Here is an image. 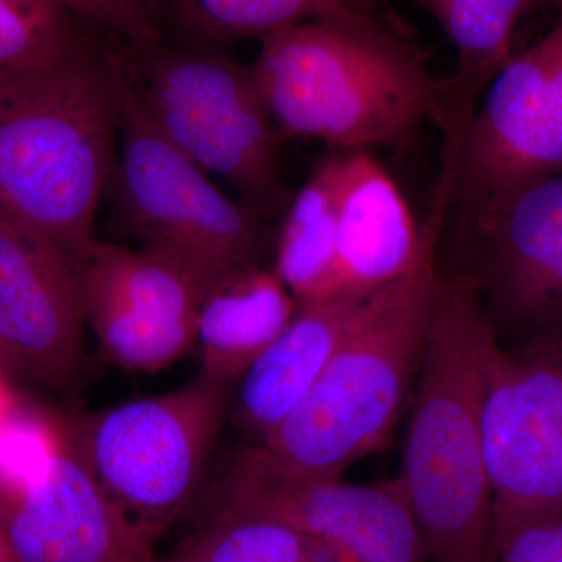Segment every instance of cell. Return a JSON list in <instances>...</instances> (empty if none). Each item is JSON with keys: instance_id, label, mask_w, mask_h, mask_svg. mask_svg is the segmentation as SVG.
<instances>
[{"instance_id": "cell-1", "label": "cell", "mask_w": 562, "mask_h": 562, "mask_svg": "<svg viewBox=\"0 0 562 562\" xmlns=\"http://www.w3.org/2000/svg\"><path fill=\"white\" fill-rule=\"evenodd\" d=\"M261 41L255 79L283 136L331 150H402L422 124L442 128L450 80L416 36L351 20L302 22Z\"/></svg>"}, {"instance_id": "cell-2", "label": "cell", "mask_w": 562, "mask_h": 562, "mask_svg": "<svg viewBox=\"0 0 562 562\" xmlns=\"http://www.w3.org/2000/svg\"><path fill=\"white\" fill-rule=\"evenodd\" d=\"M121 124L120 69L94 40L44 68L0 70V209L83 258Z\"/></svg>"}, {"instance_id": "cell-3", "label": "cell", "mask_w": 562, "mask_h": 562, "mask_svg": "<svg viewBox=\"0 0 562 562\" xmlns=\"http://www.w3.org/2000/svg\"><path fill=\"white\" fill-rule=\"evenodd\" d=\"M438 225V211H428L413 268L368 295L305 398L265 441L246 449L262 468L286 479H341L391 441L430 331Z\"/></svg>"}, {"instance_id": "cell-4", "label": "cell", "mask_w": 562, "mask_h": 562, "mask_svg": "<svg viewBox=\"0 0 562 562\" xmlns=\"http://www.w3.org/2000/svg\"><path fill=\"white\" fill-rule=\"evenodd\" d=\"M430 331L413 387L401 480L427 562H490L492 490L483 449L484 350L475 291L436 271Z\"/></svg>"}, {"instance_id": "cell-5", "label": "cell", "mask_w": 562, "mask_h": 562, "mask_svg": "<svg viewBox=\"0 0 562 562\" xmlns=\"http://www.w3.org/2000/svg\"><path fill=\"white\" fill-rule=\"evenodd\" d=\"M140 110L195 165L231 183L265 221L294 192L280 165L284 138L251 65L210 47L111 46Z\"/></svg>"}, {"instance_id": "cell-6", "label": "cell", "mask_w": 562, "mask_h": 562, "mask_svg": "<svg viewBox=\"0 0 562 562\" xmlns=\"http://www.w3.org/2000/svg\"><path fill=\"white\" fill-rule=\"evenodd\" d=\"M439 210L436 271L475 291L497 349L562 347V172L480 209Z\"/></svg>"}, {"instance_id": "cell-7", "label": "cell", "mask_w": 562, "mask_h": 562, "mask_svg": "<svg viewBox=\"0 0 562 562\" xmlns=\"http://www.w3.org/2000/svg\"><path fill=\"white\" fill-rule=\"evenodd\" d=\"M117 69L124 139L111 181L124 227L144 247L176 255L213 280L262 265L271 246L268 221L224 194L162 136Z\"/></svg>"}, {"instance_id": "cell-8", "label": "cell", "mask_w": 562, "mask_h": 562, "mask_svg": "<svg viewBox=\"0 0 562 562\" xmlns=\"http://www.w3.org/2000/svg\"><path fill=\"white\" fill-rule=\"evenodd\" d=\"M235 386L199 375L91 417L74 432L98 482L155 539L194 498Z\"/></svg>"}, {"instance_id": "cell-9", "label": "cell", "mask_w": 562, "mask_h": 562, "mask_svg": "<svg viewBox=\"0 0 562 562\" xmlns=\"http://www.w3.org/2000/svg\"><path fill=\"white\" fill-rule=\"evenodd\" d=\"M562 172V13L549 35L513 54L486 99L443 139L432 202L471 211Z\"/></svg>"}, {"instance_id": "cell-10", "label": "cell", "mask_w": 562, "mask_h": 562, "mask_svg": "<svg viewBox=\"0 0 562 562\" xmlns=\"http://www.w3.org/2000/svg\"><path fill=\"white\" fill-rule=\"evenodd\" d=\"M213 281L168 251L94 239L81 258L85 321L109 360L157 372L195 342L199 308Z\"/></svg>"}, {"instance_id": "cell-11", "label": "cell", "mask_w": 562, "mask_h": 562, "mask_svg": "<svg viewBox=\"0 0 562 562\" xmlns=\"http://www.w3.org/2000/svg\"><path fill=\"white\" fill-rule=\"evenodd\" d=\"M213 513L288 525L330 543L355 562H427L398 479L369 484L286 479L243 450L217 487Z\"/></svg>"}, {"instance_id": "cell-12", "label": "cell", "mask_w": 562, "mask_h": 562, "mask_svg": "<svg viewBox=\"0 0 562 562\" xmlns=\"http://www.w3.org/2000/svg\"><path fill=\"white\" fill-rule=\"evenodd\" d=\"M483 449L492 525L562 505V347L484 350Z\"/></svg>"}, {"instance_id": "cell-13", "label": "cell", "mask_w": 562, "mask_h": 562, "mask_svg": "<svg viewBox=\"0 0 562 562\" xmlns=\"http://www.w3.org/2000/svg\"><path fill=\"white\" fill-rule=\"evenodd\" d=\"M81 258L0 209V358L57 390L83 368Z\"/></svg>"}, {"instance_id": "cell-14", "label": "cell", "mask_w": 562, "mask_h": 562, "mask_svg": "<svg viewBox=\"0 0 562 562\" xmlns=\"http://www.w3.org/2000/svg\"><path fill=\"white\" fill-rule=\"evenodd\" d=\"M14 562H157V539L122 512L81 453L74 432L35 482L0 498Z\"/></svg>"}, {"instance_id": "cell-15", "label": "cell", "mask_w": 562, "mask_h": 562, "mask_svg": "<svg viewBox=\"0 0 562 562\" xmlns=\"http://www.w3.org/2000/svg\"><path fill=\"white\" fill-rule=\"evenodd\" d=\"M424 232L371 150H341L336 277L338 295L371 294L413 268Z\"/></svg>"}, {"instance_id": "cell-16", "label": "cell", "mask_w": 562, "mask_h": 562, "mask_svg": "<svg viewBox=\"0 0 562 562\" xmlns=\"http://www.w3.org/2000/svg\"><path fill=\"white\" fill-rule=\"evenodd\" d=\"M368 295L341 294L297 306L291 324L239 379L228 414L254 446L305 398Z\"/></svg>"}, {"instance_id": "cell-17", "label": "cell", "mask_w": 562, "mask_h": 562, "mask_svg": "<svg viewBox=\"0 0 562 562\" xmlns=\"http://www.w3.org/2000/svg\"><path fill=\"white\" fill-rule=\"evenodd\" d=\"M297 303L273 269L246 266L213 281L198 314L201 376L236 386L284 331Z\"/></svg>"}, {"instance_id": "cell-18", "label": "cell", "mask_w": 562, "mask_h": 562, "mask_svg": "<svg viewBox=\"0 0 562 562\" xmlns=\"http://www.w3.org/2000/svg\"><path fill=\"white\" fill-rule=\"evenodd\" d=\"M166 7L169 21L210 49L324 20L376 22L416 36L391 0H166Z\"/></svg>"}, {"instance_id": "cell-19", "label": "cell", "mask_w": 562, "mask_h": 562, "mask_svg": "<svg viewBox=\"0 0 562 562\" xmlns=\"http://www.w3.org/2000/svg\"><path fill=\"white\" fill-rule=\"evenodd\" d=\"M341 150H330L314 165L301 190L294 192L276 247L273 272L297 306L338 295L336 228H338Z\"/></svg>"}, {"instance_id": "cell-20", "label": "cell", "mask_w": 562, "mask_h": 562, "mask_svg": "<svg viewBox=\"0 0 562 562\" xmlns=\"http://www.w3.org/2000/svg\"><path fill=\"white\" fill-rule=\"evenodd\" d=\"M546 0H420L458 54L450 80V105L442 136L472 120L480 98L513 55V35L527 11ZM552 2V0H550Z\"/></svg>"}, {"instance_id": "cell-21", "label": "cell", "mask_w": 562, "mask_h": 562, "mask_svg": "<svg viewBox=\"0 0 562 562\" xmlns=\"http://www.w3.org/2000/svg\"><path fill=\"white\" fill-rule=\"evenodd\" d=\"M333 550L338 549L273 520L211 513L157 562H317Z\"/></svg>"}, {"instance_id": "cell-22", "label": "cell", "mask_w": 562, "mask_h": 562, "mask_svg": "<svg viewBox=\"0 0 562 562\" xmlns=\"http://www.w3.org/2000/svg\"><path fill=\"white\" fill-rule=\"evenodd\" d=\"M58 0H0V70L54 65L91 43Z\"/></svg>"}, {"instance_id": "cell-23", "label": "cell", "mask_w": 562, "mask_h": 562, "mask_svg": "<svg viewBox=\"0 0 562 562\" xmlns=\"http://www.w3.org/2000/svg\"><path fill=\"white\" fill-rule=\"evenodd\" d=\"M61 436L40 414L11 405L0 419V498L24 490L46 471Z\"/></svg>"}, {"instance_id": "cell-24", "label": "cell", "mask_w": 562, "mask_h": 562, "mask_svg": "<svg viewBox=\"0 0 562 562\" xmlns=\"http://www.w3.org/2000/svg\"><path fill=\"white\" fill-rule=\"evenodd\" d=\"M83 24L94 25L117 43L147 47L162 43L166 0H58Z\"/></svg>"}, {"instance_id": "cell-25", "label": "cell", "mask_w": 562, "mask_h": 562, "mask_svg": "<svg viewBox=\"0 0 562 562\" xmlns=\"http://www.w3.org/2000/svg\"><path fill=\"white\" fill-rule=\"evenodd\" d=\"M490 562H562V505L492 525Z\"/></svg>"}, {"instance_id": "cell-26", "label": "cell", "mask_w": 562, "mask_h": 562, "mask_svg": "<svg viewBox=\"0 0 562 562\" xmlns=\"http://www.w3.org/2000/svg\"><path fill=\"white\" fill-rule=\"evenodd\" d=\"M9 373L2 371L0 369V419L5 416V413L9 412L13 402L9 397V390H7L5 382L9 379Z\"/></svg>"}, {"instance_id": "cell-27", "label": "cell", "mask_w": 562, "mask_h": 562, "mask_svg": "<svg viewBox=\"0 0 562 562\" xmlns=\"http://www.w3.org/2000/svg\"><path fill=\"white\" fill-rule=\"evenodd\" d=\"M0 562H14L11 557L9 541H7L5 530H3L2 520H0Z\"/></svg>"}, {"instance_id": "cell-28", "label": "cell", "mask_w": 562, "mask_h": 562, "mask_svg": "<svg viewBox=\"0 0 562 562\" xmlns=\"http://www.w3.org/2000/svg\"><path fill=\"white\" fill-rule=\"evenodd\" d=\"M0 369H2V371H5L7 373H9V375H11L9 368H7V364L5 362H3L2 358H0Z\"/></svg>"}, {"instance_id": "cell-29", "label": "cell", "mask_w": 562, "mask_h": 562, "mask_svg": "<svg viewBox=\"0 0 562 562\" xmlns=\"http://www.w3.org/2000/svg\"><path fill=\"white\" fill-rule=\"evenodd\" d=\"M558 13H562V0H560V3L557 5Z\"/></svg>"}, {"instance_id": "cell-30", "label": "cell", "mask_w": 562, "mask_h": 562, "mask_svg": "<svg viewBox=\"0 0 562 562\" xmlns=\"http://www.w3.org/2000/svg\"><path fill=\"white\" fill-rule=\"evenodd\" d=\"M552 2L554 3V5H558V3H560V0H552Z\"/></svg>"}]
</instances>
